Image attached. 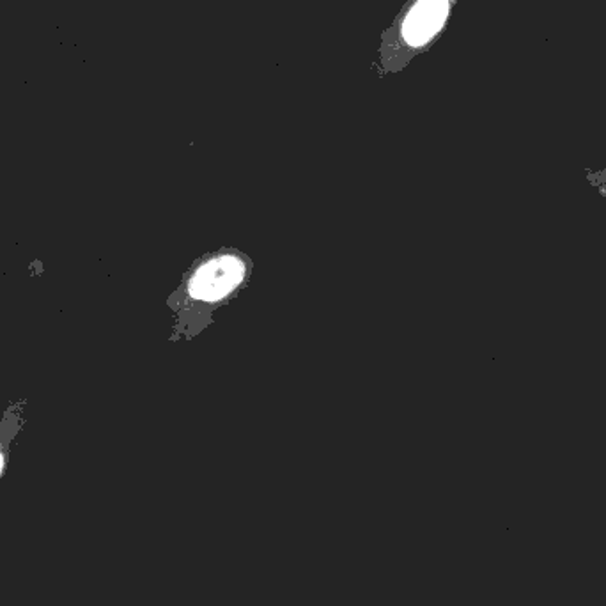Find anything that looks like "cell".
<instances>
[{
    "instance_id": "2",
    "label": "cell",
    "mask_w": 606,
    "mask_h": 606,
    "mask_svg": "<svg viewBox=\"0 0 606 606\" xmlns=\"http://www.w3.org/2000/svg\"><path fill=\"white\" fill-rule=\"evenodd\" d=\"M454 0H415L401 24L404 45L424 47L436 38L451 13Z\"/></svg>"
},
{
    "instance_id": "3",
    "label": "cell",
    "mask_w": 606,
    "mask_h": 606,
    "mask_svg": "<svg viewBox=\"0 0 606 606\" xmlns=\"http://www.w3.org/2000/svg\"><path fill=\"white\" fill-rule=\"evenodd\" d=\"M4 468H6V452H4V449L0 447V477H2Z\"/></svg>"
},
{
    "instance_id": "1",
    "label": "cell",
    "mask_w": 606,
    "mask_h": 606,
    "mask_svg": "<svg viewBox=\"0 0 606 606\" xmlns=\"http://www.w3.org/2000/svg\"><path fill=\"white\" fill-rule=\"evenodd\" d=\"M243 279L245 265L238 257H215L195 272L194 279L188 284V293L194 300L218 302L231 295Z\"/></svg>"
}]
</instances>
